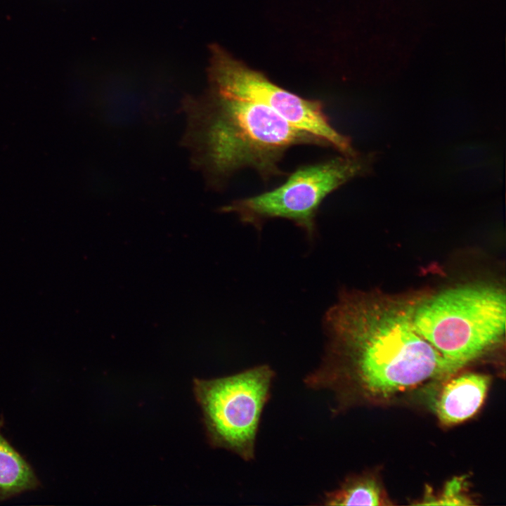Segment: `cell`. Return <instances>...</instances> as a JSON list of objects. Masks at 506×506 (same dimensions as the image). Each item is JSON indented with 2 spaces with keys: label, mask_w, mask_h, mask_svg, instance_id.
Returning <instances> with one entry per match:
<instances>
[{
  "label": "cell",
  "mask_w": 506,
  "mask_h": 506,
  "mask_svg": "<svg viewBox=\"0 0 506 506\" xmlns=\"http://www.w3.org/2000/svg\"><path fill=\"white\" fill-rule=\"evenodd\" d=\"M186 128L181 145L206 186L223 189L236 171L250 168L264 180L283 174L285 153L297 145L328 146L318 137L290 124L269 108L230 97L209 87L181 100Z\"/></svg>",
  "instance_id": "7a4b0ae2"
},
{
  "label": "cell",
  "mask_w": 506,
  "mask_h": 506,
  "mask_svg": "<svg viewBox=\"0 0 506 506\" xmlns=\"http://www.w3.org/2000/svg\"><path fill=\"white\" fill-rule=\"evenodd\" d=\"M274 378V370L264 364L228 376L194 379V394L212 447L232 452L245 461L254 460L261 418Z\"/></svg>",
  "instance_id": "277c9868"
},
{
  "label": "cell",
  "mask_w": 506,
  "mask_h": 506,
  "mask_svg": "<svg viewBox=\"0 0 506 506\" xmlns=\"http://www.w3.org/2000/svg\"><path fill=\"white\" fill-rule=\"evenodd\" d=\"M324 505H384L381 490L376 481L367 477H358L345 481L334 491L326 493L323 498Z\"/></svg>",
  "instance_id": "9c48e42d"
},
{
  "label": "cell",
  "mask_w": 506,
  "mask_h": 506,
  "mask_svg": "<svg viewBox=\"0 0 506 506\" xmlns=\"http://www.w3.org/2000/svg\"><path fill=\"white\" fill-rule=\"evenodd\" d=\"M416 303L344 293L327 311L326 347L306 386L335 396L349 385L387 397L423 382L446 379L460 368L418 332Z\"/></svg>",
  "instance_id": "6da1fadb"
},
{
  "label": "cell",
  "mask_w": 506,
  "mask_h": 506,
  "mask_svg": "<svg viewBox=\"0 0 506 506\" xmlns=\"http://www.w3.org/2000/svg\"><path fill=\"white\" fill-rule=\"evenodd\" d=\"M490 384L488 375L467 372L444 383L435 403L439 420L453 425L472 417L481 406Z\"/></svg>",
  "instance_id": "52a82bcc"
},
{
  "label": "cell",
  "mask_w": 506,
  "mask_h": 506,
  "mask_svg": "<svg viewBox=\"0 0 506 506\" xmlns=\"http://www.w3.org/2000/svg\"><path fill=\"white\" fill-rule=\"evenodd\" d=\"M210 88L226 96L262 105L294 126L318 137L342 155L356 156L350 138L331 124L321 101L303 98L248 67L216 44L209 47Z\"/></svg>",
  "instance_id": "8992f818"
},
{
  "label": "cell",
  "mask_w": 506,
  "mask_h": 506,
  "mask_svg": "<svg viewBox=\"0 0 506 506\" xmlns=\"http://www.w3.org/2000/svg\"><path fill=\"white\" fill-rule=\"evenodd\" d=\"M463 478H455L450 480L441 495L435 499H427L421 505H472L469 499L465 493Z\"/></svg>",
  "instance_id": "30bf717a"
},
{
  "label": "cell",
  "mask_w": 506,
  "mask_h": 506,
  "mask_svg": "<svg viewBox=\"0 0 506 506\" xmlns=\"http://www.w3.org/2000/svg\"><path fill=\"white\" fill-rule=\"evenodd\" d=\"M370 163V157L342 155L303 165L279 186L233 201L221 207V211L234 213L242 222L257 229L268 219H287L313 238L316 217L325 198L353 178L365 174Z\"/></svg>",
  "instance_id": "5b68a950"
},
{
  "label": "cell",
  "mask_w": 506,
  "mask_h": 506,
  "mask_svg": "<svg viewBox=\"0 0 506 506\" xmlns=\"http://www.w3.org/2000/svg\"><path fill=\"white\" fill-rule=\"evenodd\" d=\"M414 323L429 343L461 368L502 338L505 293L488 285L450 288L416 303Z\"/></svg>",
  "instance_id": "3957f363"
},
{
  "label": "cell",
  "mask_w": 506,
  "mask_h": 506,
  "mask_svg": "<svg viewBox=\"0 0 506 506\" xmlns=\"http://www.w3.org/2000/svg\"><path fill=\"white\" fill-rule=\"evenodd\" d=\"M37 484L30 466L0 432V498L34 488Z\"/></svg>",
  "instance_id": "ba28073f"
}]
</instances>
